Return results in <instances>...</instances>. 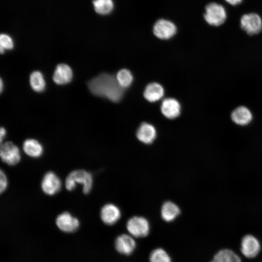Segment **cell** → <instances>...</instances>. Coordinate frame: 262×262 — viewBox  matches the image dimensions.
Returning <instances> with one entry per match:
<instances>
[{
  "label": "cell",
  "mask_w": 262,
  "mask_h": 262,
  "mask_svg": "<svg viewBox=\"0 0 262 262\" xmlns=\"http://www.w3.org/2000/svg\"><path fill=\"white\" fill-rule=\"evenodd\" d=\"M0 192L1 194L7 188V180L4 172H3L1 169L0 170Z\"/></svg>",
  "instance_id": "26"
},
{
  "label": "cell",
  "mask_w": 262,
  "mask_h": 262,
  "mask_svg": "<svg viewBox=\"0 0 262 262\" xmlns=\"http://www.w3.org/2000/svg\"><path fill=\"white\" fill-rule=\"evenodd\" d=\"M0 51L4 53L5 50H10L14 48V42L12 38L8 34L2 33L0 36Z\"/></svg>",
  "instance_id": "25"
},
{
  "label": "cell",
  "mask_w": 262,
  "mask_h": 262,
  "mask_svg": "<svg viewBox=\"0 0 262 262\" xmlns=\"http://www.w3.org/2000/svg\"><path fill=\"white\" fill-rule=\"evenodd\" d=\"M61 185L59 178L54 172L49 171L44 175L41 186L45 194L49 196H53L60 190Z\"/></svg>",
  "instance_id": "7"
},
{
  "label": "cell",
  "mask_w": 262,
  "mask_h": 262,
  "mask_svg": "<svg viewBox=\"0 0 262 262\" xmlns=\"http://www.w3.org/2000/svg\"><path fill=\"white\" fill-rule=\"evenodd\" d=\"M115 245L119 253L129 255L135 249L136 243L131 236L127 234H122L116 238Z\"/></svg>",
  "instance_id": "11"
},
{
  "label": "cell",
  "mask_w": 262,
  "mask_h": 262,
  "mask_svg": "<svg viewBox=\"0 0 262 262\" xmlns=\"http://www.w3.org/2000/svg\"><path fill=\"white\" fill-rule=\"evenodd\" d=\"M213 260L217 262H241L240 257L229 249L219 250L215 254Z\"/></svg>",
  "instance_id": "20"
},
{
  "label": "cell",
  "mask_w": 262,
  "mask_h": 262,
  "mask_svg": "<svg viewBox=\"0 0 262 262\" xmlns=\"http://www.w3.org/2000/svg\"><path fill=\"white\" fill-rule=\"evenodd\" d=\"M93 4L96 13L101 15L110 14L114 8L112 0H93Z\"/></svg>",
  "instance_id": "22"
},
{
  "label": "cell",
  "mask_w": 262,
  "mask_h": 262,
  "mask_svg": "<svg viewBox=\"0 0 262 262\" xmlns=\"http://www.w3.org/2000/svg\"><path fill=\"white\" fill-rule=\"evenodd\" d=\"M3 83L2 79H0V92H2L3 90Z\"/></svg>",
  "instance_id": "29"
},
{
  "label": "cell",
  "mask_w": 262,
  "mask_h": 262,
  "mask_svg": "<svg viewBox=\"0 0 262 262\" xmlns=\"http://www.w3.org/2000/svg\"><path fill=\"white\" fill-rule=\"evenodd\" d=\"M116 78L119 84L123 88L128 87L133 81L131 73L127 69H122L118 71Z\"/></svg>",
  "instance_id": "23"
},
{
  "label": "cell",
  "mask_w": 262,
  "mask_h": 262,
  "mask_svg": "<svg viewBox=\"0 0 262 262\" xmlns=\"http://www.w3.org/2000/svg\"><path fill=\"white\" fill-rule=\"evenodd\" d=\"M73 78L71 67L65 64L58 65L55 69L52 79L58 85H64L70 82Z\"/></svg>",
  "instance_id": "12"
},
{
  "label": "cell",
  "mask_w": 262,
  "mask_h": 262,
  "mask_svg": "<svg viewBox=\"0 0 262 262\" xmlns=\"http://www.w3.org/2000/svg\"><path fill=\"white\" fill-rule=\"evenodd\" d=\"M55 222L57 227L61 230L66 232H72L76 231L80 225L79 220L67 212L59 214L56 218Z\"/></svg>",
  "instance_id": "10"
},
{
  "label": "cell",
  "mask_w": 262,
  "mask_h": 262,
  "mask_svg": "<svg viewBox=\"0 0 262 262\" xmlns=\"http://www.w3.org/2000/svg\"><path fill=\"white\" fill-rule=\"evenodd\" d=\"M180 210L179 207L173 202L167 201L165 202L161 209L162 218L166 222L174 220L180 214Z\"/></svg>",
  "instance_id": "19"
},
{
  "label": "cell",
  "mask_w": 262,
  "mask_h": 262,
  "mask_svg": "<svg viewBox=\"0 0 262 262\" xmlns=\"http://www.w3.org/2000/svg\"><path fill=\"white\" fill-rule=\"evenodd\" d=\"M120 216L121 212L119 209L113 204H107L101 209V219L107 225H112L115 224Z\"/></svg>",
  "instance_id": "13"
},
{
  "label": "cell",
  "mask_w": 262,
  "mask_h": 262,
  "mask_svg": "<svg viewBox=\"0 0 262 262\" xmlns=\"http://www.w3.org/2000/svg\"><path fill=\"white\" fill-rule=\"evenodd\" d=\"M176 27L173 23L164 19L158 20L153 28L155 35L161 39L170 38L176 33Z\"/></svg>",
  "instance_id": "9"
},
{
  "label": "cell",
  "mask_w": 262,
  "mask_h": 262,
  "mask_svg": "<svg viewBox=\"0 0 262 262\" xmlns=\"http://www.w3.org/2000/svg\"><path fill=\"white\" fill-rule=\"evenodd\" d=\"M204 18L209 24L218 26L225 21L227 18L226 11L222 5L211 2L205 7Z\"/></svg>",
  "instance_id": "3"
},
{
  "label": "cell",
  "mask_w": 262,
  "mask_h": 262,
  "mask_svg": "<svg viewBox=\"0 0 262 262\" xmlns=\"http://www.w3.org/2000/svg\"><path fill=\"white\" fill-rule=\"evenodd\" d=\"M232 121L239 126L248 125L252 119V114L245 106H239L234 109L231 114Z\"/></svg>",
  "instance_id": "16"
},
{
  "label": "cell",
  "mask_w": 262,
  "mask_h": 262,
  "mask_svg": "<svg viewBox=\"0 0 262 262\" xmlns=\"http://www.w3.org/2000/svg\"><path fill=\"white\" fill-rule=\"evenodd\" d=\"M30 84L34 91H43L46 87V82L42 73L39 71L33 72L30 76Z\"/></svg>",
  "instance_id": "21"
},
{
  "label": "cell",
  "mask_w": 262,
  "mask_h": 262,
  "mask_svg": "<svg viewBox=\"0 0 262 262\" xmlns=\"http://www.w3.org/2000/svg\"><path fill=\"white\" fill-rule=\"evenodd\" d=\"M0 156L1 161L9 165L16 164L21 158L18 147L10 141L1 144Z\"/></svg>",
  "instance_id": "5"
},
{
  "label": "cell",
  "mask_w": 262,
  "mask_h": 262,
  "mask_svg": "<svg viewBox=\"0 0 262 262\" xmlns=\"http://www.w3.org/2000/svg\"><path fill=\"white\" fill-rule=\"evenodd\" d=\"M260 249V243L254 236L248 234L242 238L241 251L246 257L247 258L255 257L259 254Z\"/></svg>",
  "instance_id": "8"
},
{
  "label": "cell",
  "mask_w": 262,
  "mask_h": 262,
  "mask_svg": "<svg viewBox=\"0 0 262 262\" xmlns=\"http://www.w3.org/2000/svg\"><path fill=\"white\" fill-rule=\"evenodd\" d=\"M211 262H217L213 260Z\"/></svg>",
  "instance_id": "30"
},
{
  "label": "cell",
  "mask_w": 262,
  "mask_h": 262,
  "mask_svg": "<svg viewBox=\"0 0 262 262\" xmlns=\"http://www.w3.org/2000/svg\"><path fill=\"white\" fill-rule=\"evenodd\" d=\"M228 3L232 5H236L239 3H240L242 0H225Z\"/></svg>",
  "instance_id": "28"
},
{
  "label": "cell",
  "mask_w": 262,
  "mask_h": 262,
  "mask_svg": "<svg viewBox=\"0 0 262 262\" xmlns=\"http://www.w3.org/2000/svg\"><path fill=\"white\" fill-rule=\"evenodd\" d=\"M136 136L141 142L146 144H150L156 138V131L151 124L143 122L137 129Z\"/></svg>",
  "instance_id": "15"
},
{
  "label": "cell",
  "mask_w": 262,
  "mask_h": 262,
  "mask_svg": "<svg viewBox=\"0 0 262 262\" xmlns=\"http://www.w3.org/2000/svg\"><path fill=\"white\" fill-rule=\"evenodd\" d=\"M164 95L163 86L157 82L150 83L144 92V98L148 101L153 102L160 100Z\"/></svg>",
  "instance_id": "17"
},
{
  "label": "cell",
  "mask_w": 262,
  "mask_h": 262,
  "mask_svg": "<svg viewBox=\"0 0 262 262\" xmlns=\"http://www.w3.org/2000/svg\"><path fill=\"white\" fill-rule=\"evenodd\" d=\"M0 143L1 144L3 138L5 137L6 135V130L4 128L1 127L0 130Z\"/></svg>",
  "instance_id": "27"
},
{
  "label": "cell",
  "mask_w": 262,
  "mask_h": 262,
  "mask_svg": "<svg viewBox=\"0 0 262 262\" xmlns=\"http://www.w3.org/2000/svg\"><path fill=\"white\" fill-rule=\"evenodd\" d=\"M24 152L33 158L40 157L43 152V147L39 141L34 139H27L23 144Z\"/></svg>",
  "instance_id": "18"
},
{
  "label": "cell",
  "mask_w": 262,
  "mask_h": 262,
  "mask_svg": "<svg viewBox=\"0 0 262 262\" xmlns=\"http://www.w3.org/2000/svg\"><path fill=\"white\" fill-rule=\"evenodd\" d=\"M77 183L82 185L84 194H89L93 185L92 174L84 170H76L71 172L66 179V188L68 191H71L75 189Z\"/></svg>",
  "instance_id": "2"
},
{
  "label": "cell",
  "mask_w": 262,
  "mask_h": 262,
  "mask_svg": "<svg viewBox=\"0 0 262 262\" xmlns=\"http://www.w3.org/2000/svg\"><path fill=\"white\" fill-rule=\"evenodd\" d=\"M150 262H171V259L168 254L162 248L153 250L149 257Z\"/></svg>",
  "instance_id": "24"
},
{
  "label": "cell",
  "mask_w": 262,
  "mask_h": 262,
  "mask_svg": "<svg viewBox=\"0 0 262 262\" xmlns=\"http://www.w3.org/2000/svg\"><path fill=\"white\" fill-rule=\"evenodd\" d=\"M127 229L129 233L135 237H144L149 232L148 221L142 216H134L130 218L127 223Z\"/></svg>",
  "instance_id": "4"
},
{
  "label": "cell",
  "mask_w": 262,
  "mask_h": 262,
  "mask_svg": "<svg viewBox=\"0 0 262 262\" xmlns=\"http://www.w3.org/2000/svg\"><path fill=\"white\" fill-rule=\"evenodd\" d=\"M161 110L163 115L169 119H174L180 113V105L179 101L175 98L164 99L161 104Z\"/></svg>",
  "instance_id": "14"
},
{
  "label": "cell",
  "mask_w": 262,
  "mask_h": 262,
  "mask_svg": "<svg viewBox=\"0 0 262 262\" xmlns=\"http://www.w3.org/2000/svg\"><path fill=\"white\" fill-rule=\"evenodd\" d=\"M240 23L242 29L249 35L257 34L262 29V20L256 13L244 15L241 18Z\"/></svg>",
  "instance_id": "6"
},
{
  "label": "cell",
  "mask_w": 262,
  "mask_h": 262,
  "mask_svg": "<svg viewBox=\"0 0 262 262\" xmlns=\"http://www.w3.org/2000/svg\"><path fill=\"white\" fill-rule=\"evenodd\" d=\"M91 93L98 97L119 102L123 98L124 88L118 83L116 76L107 73L100 74L87 83Z\"/></svg>",
  "instance_id": "1"
}]
</instances>
